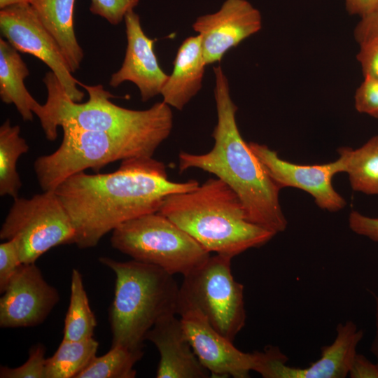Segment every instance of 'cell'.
<instances>
[{"mask_svg": "<svg viewBox=\"0 0 378 378\" xmlns=\"http://www.w3.org/2000/svg\"><path fill=\"white\" fill-rule=\"evenodd\" d=\"M199 185L193 179L171 181L163 162L140 157L122 160L113 172L74 174L55 191L71 219L74 244L88 248L123 223L158 212L169 195L190 191Z\"/></svg>", "mask_w": 378, "mask_h": 378, "instance_id": "cell-1", "label": "cell"}, {"mask_svg": "<svg viewBox=\"0 0 378 378\" xmlns=\"http://www.w3.org/2000/svg\"><path fill=\"white\" fill-rule=\"evenodd\" d=\"M214 99L217 124L212 133L214 145L204 154L181 151L178 169L183 172L197 168L214 174L225 182L240 200L247 220L276 234L288 222L279 202L280 188L242 138L227 78L220 66H214Z\"/></svg>", "mask_w": 378, "mask_h": 378, "instance_id": "cell-2", "label": "cell"}, {"mask_svg": "<svg viewBox=\"0 0 378 378\" xmlns=\"http://www.w3.org/2000/svg\"><path fill=\"white\" fill-rule=\"evenodd\" d=\"M48 96L35 112L48 140L54 141L57 129L65 123L85 130L106 132L144 148L153 156L173 128L171 106L163 101L146 110H132L113 104L114 97L102 85H78L86 90L89 99L80 103L71 100L50 71L43 79Z\"/></svg>", "mask_w": 378, "mask_h": 378, "instance_id": "cell-3", "label": "cell"}, {"mask_svg": "<svg viewBox=\"0 0 378 378\" xmlns=\"http://www.w3.org/2000/svg\"><path fill=\"white\" fill-rule=\"evenodd\" d=\"M158 213L208 252L232 258L263 246L276 235L248 221L236 193L218 178H209L192 190L169 195Z\"/></svg>", "mask_w": 378, "mask_h": 378, "instance_id": "cell-4", "label": "cell"}, {"mask_svg": "<svg viewBox=\"0 0 378 378\" xmlns=\"http://www.w3.org/2000/svg\"><path fill=\"white\" fill-rule=\"evenodd\" d=\"M99 261L115 276L108 312L112 345L143 349L148 331L162 318L178 314L180 287L173 274L155 265L104 256Z\"/></svg>", "mask_w": 378, "mask_h": 378, "instance_id": "cell-5", "label": "cell"}, {"mask_svg": "<svg viewBox=\"0 0 378 378\" xmlns=\"http://www.w3.org/2000/svg\"><path fill=\"white\" fill-rule=\"evenodd\" d=\"M111 244L133 260L173 275L186 276L210 257L188 233L158 212L123 223L112 232Z\"/></svg>", "mask_w": 378, "mask_h": 378, "instance_id": "cell-6", "label": "cell"}, {"mask_svg": "<svg viewBox=\"0 0 378 378\" xmlns=\"http://www.w3.org/2000/svg\"><path fill=\"white\" fill-rule=\"evenodd\" d=\"M63 138L52 153L34 162L36 179L43 191L55 190L65 179L91 169L99 171L106 165L134 158L153 157L144 148L106 132L85 130L63 124Z\"/></svg>", "mask_w": 378, "mask_h": 378, "instance_id": "cell-7", "label": "cell"}, {"mask_svg": "<svg viewBox=\"0 0 378 378\" xmlns=\"http://www.w3.org/2000/svg\"><path fill=\"white\" fill-rule=\"evenodd\" d=\"M71 219L55 190L17 197L1 225L0 239H14L24 264L35 263L55 246L74 244Z\"/></svg>", "mask_w": 378, "mask_h": 378, "instance_id": "cell-8", "label": "cell"}, {"mask_svg": "<svg viewBox=\"0 0 378 378\" xmlns=\"http://www.w3.org/2000/svg\"><path fill=\"white\" fill-rule=\"evenodd\" d=\"M232 257L216 254L184 276L180 298L194 304L211 326L233 342L246 323L244 286L231 272Z\"/></svg>", "mask_w": 378, "mask_h": 378, "instance_id": "cell-9", "label": "cell"}, {"mask_svg": "<svg viewBox=\"0 0 378 378\" xmlns=\"http://www.w3.org/2000/svg\"><path fill=\"white\" fill-rule=\"evenodd\" d=\"M0 29L3 36L19 52L32 55L43 62L55 75L66 95L80 102L85 94L57 41L46 29L27 1L0 10Z\"/></svg>", "mask_w": 378, "mask_h": 378, "instance_id": "cell-10", "label": "cell"}, {"mask_svg": "<svg viewBox=\"0 0 378 378\" xmlns=\"http://www.w3.org/2000/svg\"><path fill=\"white\" fill-rule=\"evenodd\" d=\"M178 314L192 349L212 377L247 378L257 355L241 351L209 323L194 304L180 298Z\"/></svg>", "mask_w": 378, "mask_h": 378, "instance_id": "cell-11", "label": "cell"}, {"mask_svg": "<svg viewBox=\"0 0 378 378\" xmlns=\"http://www.w3.org/2000/svg\"><path fill=\"white\" fill-rule=\"evenodd\" d=\"M332 344L321 348V357L305 368L290 367L278 347L260 351L255 372L265 378H344L349 375L363 331L352 321L339 323Z\"/></svg>", "mask_w": 378, "mask_h": 378, "instance_id": "cell-12", "label": "cell"}, {"mask_svg": "<svg viewBox=\"0 0 378 378\" xmlns=\"http://www.w3.org/2000/svg\"><path fill=\"white\" fill-rule=\"evenodd\" d=\"M248 146L280 189L293 187L304 190L314 197L319 208L330 212L339 211L346 205L332 182L333 176L341 173L338 159L321 164H298L281 159L265 144L249 142Z\"/></svg>", "mask_w": 378, "mask_h": 378, "instance_id": "cell-13", "label": "cell"}, {"mask_svg": "<svg viewBox=\"0 0 378 378\" xmlns=\"http://www.w3.org/2000/svg\"><path fill=\"white\" fill-rule=\"evenodd\" d=\"M59 300L57 290L46 281L36 264H23L0 298V326H38Z\"/></svg>", "mask_w": 378, "mask_h": 378, "instance_id": "cell-14", "label": "cell"}, {"mask_svg": "<svg viewBox=\"0 0 378 378\" xmlns=\"http://www.w3.org/2000/svg\"><path fill=\"white\" fill-rule=\"evenodd\" d=\"M201 38L206 65L220 62L231 48L262 28L258 9L246 0H226L216 13L202 15L192 24Z\"/></svg>", "mask_w": 378, "mask_h": 378, "instance_id": "cell-15", "label": "cell"}, {"mask_svg": "<svg viewBox=\"0 0 378 378\" xmlns=\"http://www.w3.org/2000/svg\"><path fill=\"white\" fill-rule=\"evenodd\" d=\"M124 20L127 41L125 55L120 69L112 74L109 85L117 88L130 81L139 88L141 100L146 102L160 94L169 75L160 67L154 51L155 40L145 34L139 15L134 9L130 10Z\"/></svg>", "mask_w": 378, "mask_h": 378, "instance_id": "cell-16", "label": "cell"}, {"mask_svg": "<svg viewBox=\"0 0 378 378\" xmlns=\"http://www.w3.org/2000/svg\"><path fill=\"white\" fill-rule=\"evenodd\" d=\"M160 354L157 378H206L210 372L193 351L181 319L175 315L158 322L147 333Z\"/></svg>", "mask_w": 378, "mask_h": 378, "instance_id": "cell-17", "label": "cell"}, {"mask_svg": "<svg viewBox=\"0 0 378 378\" xmlns=\"http://www.w3.org/2000/svg\"><path fill=\"white\" fill-rule=\"evenodd\" d=\"M173 64V71L160 94L164 103L181 111L202 88L206 64L200 35L188 37L182 42Z\"/></svg>", "mask_w": 378, "mask_h": 378, "instance_id": "cell-18", "label": "cell"}, {"mask_svg": "<svg viewBox=\"0 0 378 378\" xmlns=\"http://www.w3.org/2000/svg\"><path fill=\"white\" fill-rule=\"evenodd\" d=\"M38 19L59 45L72 73L83 59L74 28L76 0H27Z\"/></svg>", "mask_w": 378, "mask_h": 378, "instance_id": "cell-19", "label": "cell"}, {"mask_svg": "<svg viewBox=\"0 0 378 378\" xmlns=\"http://www.w3.org/2000/svg\"><path fill=\"white\" fill-rule=\"evenodd\" d=\"M29 69L19 51L8 41L0 38V97L5 104H13L24 121H32L40 104L25 87Z\"/></svg>", "mask_w": 378, "mask_h": 378, "instance_id": "cell-20", "label": "cell"}, {"mask_svg": "<svg viewBox=\"0 0 378 378\" xmlns=\"http://www.w3.org/2000/svg\"><path fill=\"white\" fill-rule=\"evenodd\" d=\"M341 173L348 174L351 188L369 195H378V135L360 147L337 149Z\"/></svg>", "mask_w": 378, "mask_h": 378, "instance_id": "cell-21", "label": "cell"}, {"mask_svg": "<svg viewBox=\"0 0 378 378\" xmlns=\"http://www.w3.org/2000/svg\"><path fill=\"white\" fill-rule=\"evenodd\" d=\"M29 150L26 140L20 136V127L12 125L10 119L0 127V195L18 197L22 181L17 171L19 158Z\"/></svg>", "mask_w": 378, "mask_h": 378, "instance_id": "cell-22", "label": "cell"}, {"mask_svg": "<svg viewBox=\"0 0 378 378\" xmlns=\"http://www.w3.org/2000/svg\"><path fill=\"white\" fill-rule=\"evenodd\" d=\"M99 342L93 337L79 341L62 340L46 359V378H76L96 357Z\"/></svg>", "mask_w": 378, "mask_h": 378, "instance_id": "cell-23", "label": "cell"}, {"mask_svg": "<svg viewBox=\"0 0 378 378\" xmlns=\"http://www.w3.org/2000/svg\"><path fill=\"white\" fill-rule=\"evenodd\" d=\"M96 326L97 320L89 304L82 274L77 269H73L70 300L64 319L63 339L79 341L93 337Z\"/></svg>", "mask_w": 378, "mask_h": 378, "instance_id": "cell-24", "label": "cell"}, {"mask_svg": "<svg viewBox=\"0 0 378 378\" xmlns=\"http://www.w3.org/2000/svg\"><path fill=\"white\" fill-rule=\"evenodd\" d=\"M143 349L112 345L104 355L95 357L76 378H134L135 364L142 358Z\"/></svg>", "mask_w": 378, "mask_h": 378, "instance_id": "cell-25", "label": "cell"}, {"mask_svg": "<svg viewBox=\"0 0 378 378\" xmlns=\"http://www.w3.org/2000/svg\"><path fill=\"white\" fill-rule=\"evenodd\" d=\"M46 348L36 344L29 349V358L22 365L17 368L1 366V378H46L45 357Z\"/></svg>", "mask_w": 378, "mask_h": 378, "instance_id": "cell-26", "label": "cell"}, {"mask_svg": "<svg viewBox=\"0 0 378 378\" xmlns=\"http://www.w3.org/2000/svg\"><path fill=\"white\" fill-rule=\"evenodd\" d=\"M24 263L14 239L0 244V293H3L13 276Z\"/></svg>", "mask_w": 378, "mask_h": 378, "instance_id": "cell-27", "label": "cell"}, {"mask_svg": "<svg viewBox=\"0 0 378 378\" xmlns=\"http://www.w3.org/2000/svg\"><path fill=\"white\" fill-rule=\"evenodd\" d=\"M139 0H91L90 12L117 25L125 14L139 4Z\"/></svg>", "mask_w": 378, "mask_h": 378, "instance_id": "cell-28", "label": "cell"}, {"mask_svg": "<svg viewBox=\"0 0 378 378\" xmlns=\"http://www.w3.org/2000/svg\"><path fill=\"white\" fill-rule=\"evenodd\" d=\"M354 103L359 113L378 118V79L364 77L356 92Z\"/></svg>", "mask_w": 378, "mask_h": 378, "instance_id": "cell-29", "label": "cell"}, {"mask_svg": "<svg viewBox=\"0 0 378 378\" xmlns=\"http://www.w3.org/2000/svg\"><path fill=\"white\" fill-rule=\"evenodd\" d=\"M357 54L364 77L378 79V36L360 43Z\"/></svg>", "mask_w": 378, "mask_h": 378, "instance_id": "cell-30", "label": "cell"}, {"mask_svg": "<svg viewBox=\"0 0 378 378\" xmlns=\"http://www.w3.org/2000/svg\"><path fill=\"white\" fill-rule=\"evenodd\" d=\"M349 226L357 234L378 242V218L365 216L351 211L349 216Z\"/></svg>", "mask_w": 378, "mask_h": 378, "instance_id": "cell-31", "label": "cell"}, {"mask_svg": "<svg viewBox=\"0 0 378 378\" xmlns=\"http://www.w3.org/2000/svg\"><path fill=\"white\" fill-rule=\"evenodd\" d=\"M375 36H378V8L361 18L354 30L358 44Z\"/></svg>", "mask_w": 378, "mask_h": 378, "instance_id": "cell-32", "label": "cell"}, {"mask_svg": "<svg viewBox=\"0 0 378 378\" xmlns=\"http://www.w3.org/2000/svg\"><path fill=\"white\" fill-rule=\"evenodd\" d=\"M351 378H378V364L356 353L351 363L349 375Z\"/></svg>", "mask_w": 378, "mask_h": 378, "instance_id": "cell-33", "label": "cell"}, {"mask_svg": "<svg viewBox=\"0 0 378 378\" xmlns=\"http://www.w3.org/2000/svg\"><path fill=\"white\" fill-rule=\"evenodd\" d=\"M344 3L349 14L360 18L378 8V0H344Z\"/></svg>", "mask_w": 378, "mask_h": 378, "instance_id": "cell-34", "label": "cell"}, {"mask_svg": "<svg viewBox=\"0 0 378 378\" xmlns=\"http://www.w3.org/2000/svg\"><path fill=\"white\" fill-rule=\"evenodd\" d=\"M375 325L376 333L372 344L371 351L376 357L377 363L378 364V296L375 297Z\"/></svg>", "mask_w": 378, "mask_h": 378, "instance_id": "cell-35", "label": "cell"}, {"mask_svg": "<svg viewBox=\"0 0 378 378\" xmlns=\"http://www.w3.org/2000/svg\"><path fill=\"white\" fill-rule=\"evenodd\" d=\"M27 0H0V9Z\"/></svg>", "mask_w": 378, "mask_h": 378, "instance_id": "cell-36", "label": "cell"}]
</instances>
